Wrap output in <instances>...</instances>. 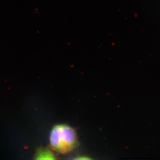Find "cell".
<instances>
[{
    "label": "cell",
    "instance_id": "cell-1",
    "mask_svg": "<svg viewBox=\"0 0 160 160\" xmlns=\"http://www.w3.org/2000/svg\"><path fill=\"white\" fill-rule=\"evenodd\" d=\"M49 141L53 150L63 154L70 152L78 145L76 132L66 125L55 126L50 132Z\"/></svg>",
    "mask_w": 160,
    "mask_h": 160
},
{
    "label": "cell",
    "instance_id": "cell-2",
    "mask_svg": "<svg viewBox=\"0 0 160 160\" xmlns=\"http://www.w3.org/2000/svg\"><path fill=\"white\" fill-rule=\"evenodd\" d=\"M36 159H55L54 154L49 149H40L36 155Z\"/></svg>",
    "mask_w": 160,
    "mask_h": 160
}]
</instances>
